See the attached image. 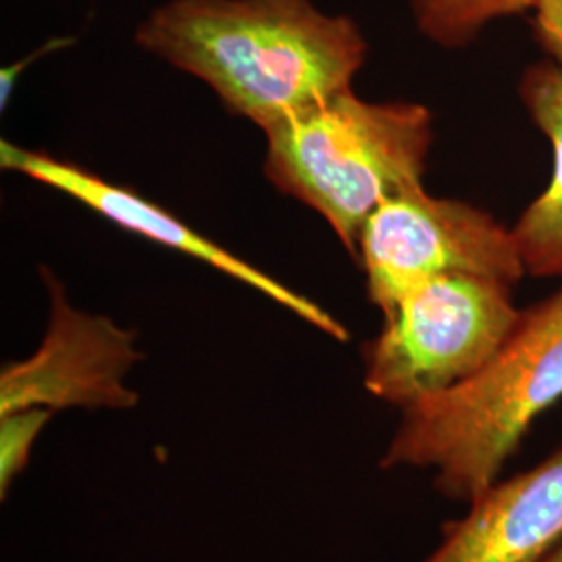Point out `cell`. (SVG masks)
Instances as JSON below:
<instances>
[{
    "label": "cell",
    "instance_id": "cell-1",
    "mask_svg": "<svg viewBox=\"0 0 562 562\" xmlns=\"http://www.w3.org/2000/svg\"><path fill=\"white\" fill-rule=\"evenodd\" d=\"M136 44L262 132L352 90L367 59L359 23L313 0H169L142 21Z\"/></svg>",
    "mask_w": 562,
    "mask_h": 562
},
{
    "label": "cell",
    "instance_id": "cell-2",
    "mask_svg": "<svg viewBox=\"0 0 562 562\" xmlns=\"http://www.w3.org/2000/svg\"><path fill=\"white\" fill-rule=\"evenodd\" d=\"M562 398V288L522 311L471 380L402 408L383 467L436 471L443 496L471 503L496 483L522 436Z\"/></svg>",
    "mask_w": 562,
    "mask_h": 562
},
{
    "label": "cell",
    "instance_id": "cell-3",
    "mask_svg": "<svg viewBox=\"0 0 562 562\" xmlns=\"http://www.w3.org/2000/svg\"><path fill=\"white\" fill-rule=\"evenodd\" d=\"M265 136L267 180L313 209L357 257L373 211L423 186L434 117L417 102H369L344 90Z\"/></svg>",
    "mask_w": 562,
    "mask_h": 562
},
{
    "label": "cell",
    "instance_id": "cell-4",
    "mask_svg": "<svg viewBox=\"0 0 562 562\" xmlns=\"http://www.w3.org/2000/svg\"><path fill=\"white\" fill-rule=\"evenodd\" d=\"M513 285L480 276H443L413 288L383 317L364 348V387L408 406L480 373L521 319Z\"/></svg>",
    "mask_w": 562,
    "mask_h": 562
},
{
    "label": "cell",
    "instance_id": "cell-5",
    "mask_svg": "<svg viewBox=\"0 0 562 562\" xmlns=\"http://www.w3.org/2000/svg\"><path fill=\"white\" fill-rule=\"evenodd\" d=\"M367 294L383 317L413 288L443 276H480L515 285L525 278L513 227L469 202L431 196L423 186L382 202L357 246Z\"/></svg>",
    "mask_w": 562,
    "mask_h": 562
},
{
    "label": "cell",
    "instance_id": "cell-6",
    "mask_svg": "<svg viewBox=\"0 0 562 562\" xmlns=\"http://www.w3.org/2000/svg\"><path fill=\"white\" fill-rule=\"evenodd\" d=\"M50 319L36 352L4 364L0 373V417L48 408H132L138 392L125 380L142 352L136 331L111 317L76 308L60 281L44 269Z\"/></svg>",
    "mask_w": 562,
    "mask_h": 562
},
{
    "label": "cell",
    "instance_id": "cell-7",
    "mask_svg": "<svg viewBox=\"0 0 562 562\" xmlns=\"http://www.w3.org/2000/svg\"><path fill=\"white\" fill-rule=\"evenodd\" d=\"M0 165L4 171L20 173L27 180L38 181L42 186H48L80 202L106 222L115 223L121 229H127L140 238L222 271L223 276L257 290L269 301L278 302L280 306L301 317L302 322L317 327L334 340L346 341L350 338L348 329L317 302L302 296L259 267L244 261L236 252L202 236L192 225L181 222L171 211L157 202L148 201L132 188L102 180L101 176L83 169L81 165L57 159L44 150L23 148L13 142H0Z\"/></svg>",
    "mask_w": 562,
    "mask_h": 562
},
{
    "label": "cell",
    "instance_id": "cell-8",
    "mask_svg": "<svg viewBox=\"0 0 562 562\" xmlns=\"http://www.w3.org/2000/svg\"><path fill=\"white\" fill-rule=\"evenodd\" d=\"M562 540V450L536 469L492 483L423 562H540Z\"/></svg>",
    "mask_w": 562,
    "mask_h": 562
},
{
    "label": "cell",
    "instance_id": "cell-9",
    "mask_svg": "<svg viewBox=\"0 0 562 562\" xmlns=\"http://www.w3.org/2000/svg\"><path fill=\"white\" fill-rule=\"evenodd\" d=\"M527 115L550 140L552 180L513 225L525 273L562 280V63L543 59L527 67L519 83Z\"/></svg>",
    "mask_w": 562,
    "mask_h": 562
},
{
    "label": "cell",
    "instance_id": "cell-10",
    "mask_svg": "<svg viewBox=\"0 0 562 562\" xmlns=\"http://www.w3.org/2000/svg\"><path fill=\"white\" fill-rule=\"evenodd\" d=\"M538 0H411V13L427 41L461 48L494 21L536 9Z\"/></svg>",
    "mask_w": 562,
    "mask_h": 562
},
{
    "label": "cell",
    "instance_id": "cell-11",
    "mask_svg": "<svg viewBox=\"0 0 562 562\" xmlns=\"http://www.w3.org/2000/svg\"><path fill=\"white\" fill-rule=\"evenodd\" d=\"M55 413L48 408H25L0 417V494L7 496L13 480L30 461L32 446Z\"/></svg>",
    "mask_w": 562,
    "mask_h": 562
},
{
    "label": "cell",
    "instance_id": "cell-12",
    "mask_svg": "<svg viewBox=\"0 0 562 562\" xmlns=\"http://www.w3.org/2000/svg\"><path fill=\"white\" fill-rule=\"evenodd\" d=\"M533 13V36L550 59L562 63V0H538Z\"/></svg>",
    "mask_w": 562,
    "mask_h": 562
},
{
    "label": "cell",
    "instance_id": "cell-13",
    "mask_svg": "<svg viewBox=\"0 0 562 562\" xmlns=\"http://www.w3.org/2000/svg\"><path fill=\"white\" fill-rule=\"evenodd\" d=\"M71 44H74V38H53V41H48L44 46H41L36 53L27 55L25 59L11 63L9 67H4V69L0 71V106H2V111L7 109V102L11 101V97H13V90H15V86H18V80H20L21 76H23V71H25L32 63H36L41 57H46V55H50V53H55V50H63V48H67V46H71Z\"/></svg>",
    "mask_w": 562,
    "mask_h": 562
},
{
    "label": "cell",
    "instance_id": "cell-14",
    "mask_svg": "<svg viewBox=\"0 0 562 562\" xmlns=\"http://www.w3.org/2000/svg\"><path fill=\"white\" fill-rule=\"evenodd\" d=\"M540 562H562V540Z\"/></svg>",
    "mask_w": 562,
    "mask_h": 562
}]
</instances>
